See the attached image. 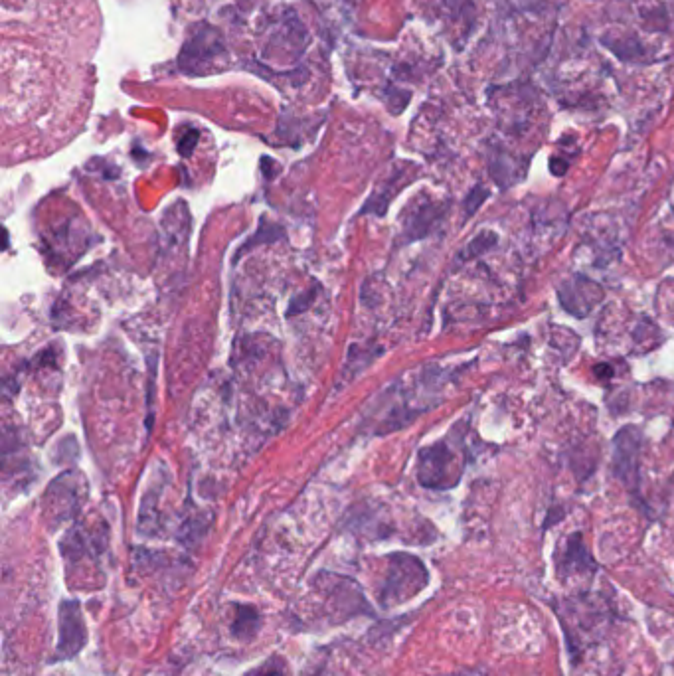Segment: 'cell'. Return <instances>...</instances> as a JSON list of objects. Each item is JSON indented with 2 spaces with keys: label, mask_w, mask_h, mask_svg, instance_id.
I'll return each instance as SVG.
<instances>
[{
  "label": "cell",
  "mask_w": 674,
  "mask_h": 676,
  "mask_svg": "<svg viewBox=\"0 0 674 676\" xmlns=\"http://www.w3.org/2000/svg\"><path fill=\"white\" fill-rule=\"evenodd\" d=\"M643 435L637 427H623L613 439V471L627 485L635 487L639 483V455H641Z\"/></svg>",
  "instance_id": "5"
},
{
  "label": "cell",
  "mask_w": 674,
  "mask_h": 676,
  "mask_svg": "<svg viewBox=\"0 0 674 676\" xmlns=\"http://www.w3.org/2000/svg\"><path fill=\"white\" fill-rule=\"evenodd\" d=\"M603 299V291L588 277L578 275L560 287V303L574 317H588L591 309Z\"/></svg>",
  "instance_id": "6"
},
{
  "label": "cell",
  "mask_w": 674,
  "mask_h": 676,
  "mask_svg": "<svg viewBox=\"0 0 674 676\" xmlns=\"http://www.w3.org/2000/svg\"><path fill=\"white\" fill-rule=\"evenodd\" d=\"M495 242H497V236L491 234V232H485V234H481L479 238H475V240L469 244V252H465V255L481 254V252L493 248Z\"/></svg>",
  "instance_id": "11"
},
{
  "label": "cell",
  "mask_w": 674,
  "mask_h": 676,
  "mask_svg": "<svg viewBox=\"0 0 674 676\" xmlns=\"http://www.w3.org/2000/svg\"><path fill=\"white\" fill-rule=\"evenodd\" d=\"M250 676H287V667L281 659L273 657V659L265 661L259 669H255Z\"/></svg>",
  "instance_id": "10"
},
{
  "label": "cell",
  "mask_w": 674,
  "mask_h": 676,
  "mask_svg": "<svg viewBox=\"0 0 674 676\" xmlns=\"http://www.w3.org/2000/svg\"><path fill=\"white\" fill-rule=\"evenodd\" d=\"M418 477L423 487L429 489H449L457 485L461 477V467L447 443H435L425 447L420 453Z\"/></svg>",
  "instance_id": "3"
},
{
  "label": "cell",
  "mask_w": 674,
  "mask_h": 676,
  "mask_svg": "<svg viewBox=\"0 0 674 676\" xmlns=\"http://www.w3.org/2000/svg\"><path fill=\"white\" fill-rule=\"evenodd\" d=\"M58 645L54 661H68L82 653L87 643V627H85L84 613L78 601H64L60 605L58 617Z\"/></svg>",
  "instance_id": "4"
},
{
  "label": "cell",
  "mask_w": 674,
  "mask_h": 676,
  "mask_svg": "<svg viewBox=\"0 0 674 676\" xmlns=\"http://www.w3.org/2000/svg\"><path fill=\"white\" fill-rule=\"evenodd\" d=\"M429 582V574L422 560L410 554H392L388 570L378 592L382 607H396L414 599Z\"/></svg>",
  "instance_id": "1"
},
{
  "label": "cell",
  "mask_w": 674,
  "mask_h": 676,
  "mask_svg": "<svg viewBox=\"0 0 674 676\" xmlns=\"http://www.w3.org/2000/svg\"><path fill=\"white\" fill-rule=\"evenodd\" d=\"M487 198V190L477 186L469 196H467V202H465V212L467 216H473L477 212V208L483 204V200Z\"/></svg>",
  "instance_id": "12"
},
{
  "label": "cell",
  "mask_w": 674,
  "mask_h": 676,
  "mask_svg": "<svg viewBox=\"0 0 674 676\" xmlns=\"http://www.w3.org/2000/svg\"><path fill=\"white\" fill-rule=\"evenodd\" d=\"M455 676H479V675H455Z\"/></svg>",
  "instance_id": "13"
},
{
  "label": "cell",
  "mask_w": 674,
  "mask_h": 676,
  "mask_svg": "<svg viewBox=\"0 0 674 676\" xmlns=\"http://www.w3.org/2000/svg\"><path fill=\"white\" fill-rule=\"evenodd\" d=\"M558 568H560L562 578H568L572 572H593L595 570V562L582 542V534H572L568 538L566 548H564V558L562 562H558Z\"/></svg>",
  "instance_id": "7"
},
{
  "label": "cell",
  "mask_w": 674,
  "mask_h": 676,
  "mask_svg": "<svg viewBox=\"0 0 674 676\" xmlns=\"http://www.w3.org/2000/svg\"><path fill=\"white\" fill-rule=\"evenodd\" d=\"M85 499L84 477L78 473L60 475L44 495V510L52 524H60L72 518Z\"/></svg>",
  "instance_id": "2"
},
{
  "label": "cell",
  "mask_w": 674,
  "mask_h": 676,
  "mask_svg": "<svg viewBox=\"0 0 674 676\" xmlns=\"http://www.w3.org/2000/svg\"><path fill=\"white\" fill-rule=\"evenodd\" d=\"M441 208L437 204H412L406 214V236L408 240L423 238L431 226L437 222Z\"/></svg>",
  "instance_id": "8"
},
{
  "label": "cell",
  "mask_w": 674,
  "mask_h": 676,
  "mask_svg": "<svg viewBox=\"0 0 674 676\" xmlns=\"http://www.w3.org/2000/svg\"><path fill=\"white\" fill-rule=\"evenodd\" d=\"M261 627V617L252 605H238L236 619L232 623V635L240 641H252Z\"/></svg>",
  "instance_id": "9"
}]
</instances>
